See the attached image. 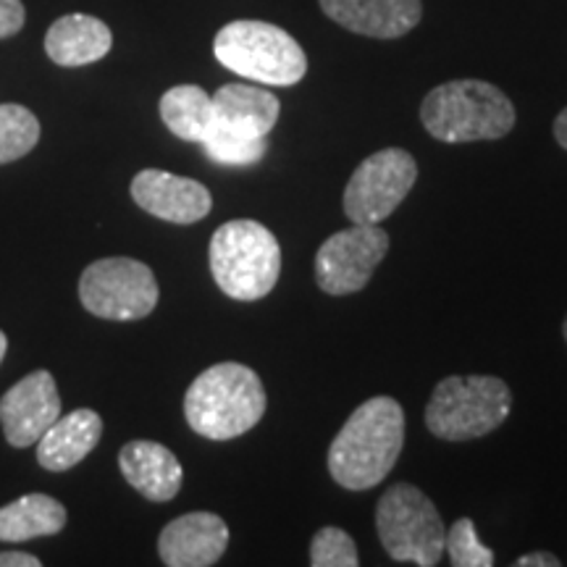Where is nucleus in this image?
<instances>
[{
    "mask_svg": "<svg viewBox=\"0 0 567 567\" xmlns=\"http://www.w3.org/2000/svg\"><path fill=\"white\" fill-rule=\"evenodd\" d=\"M281 103L274 92L252 84H224L213 95L210 130L239 134V137H268L279 122Z\"/></svg>",
    "mask_w": 567,
    "mask_h": 567,
    "instance_id": "15",
    "label": "nucleus"
},
{
    "mask_svg": "<svg viewBox=\"0 0 567 567\" xmlns=\"http://www.w3.org/2000/svg\"><path fill=\"white\" fill-rule=\"evenodd\" d=\"M389 252V234L379 224H354L331 234L316 252V281L326 295L344 297L368 287Z\"/></svg>",
    "mask_w": 567,
    "mask_h": 567,
    "instance_id": "10",
    "label": "nucleus"
},
{
    "mask_svg": "<svg viewBox=\"0 0 567 567\" xmlns=\"http://www.w3.org/2000/svg\"><path fill=\"white\" fill-rule=\"evenodd\" d=\"M208 258L218 289L237 302L264 300L281 274L279 239L252 218H234L218 226Z\"/></svg>",
    "mask_w": 567,
    "mask_h": 567,
    "instance_id": "4",
    "label": "nucleus"
},
{
    "mask_svg": "<svg viewBox=\"0 0 567 567\" xmlns=\"http://www.w3.org/2000/svg\"><path fill=\"white\" fill-rule=\"evenodd\" d=\"M563 337H565V342H567V316H565V323H563Z\"/></svg>",
    "mask_w": 567,
    "mask_h": 567,
    "instance_id": "30",
    "label": "nucleus"
},
{
    "mask_svg": "<svg viewBox=\"0 0 567 567\" xmlns=\"http://www.w3.org/2000/svg\"><path fill=\"white\" fill-rule=\"evenodd\" d=\"M113 34L109 24L90 13H69L53 21L45 34V53L59 66H87L111 53Z\"/></svg>",
    "mask_w": 567,
    "mask_h": 567,
    "instance_id": "18",
    "label": "nucleus"
},
{
    "mask_svg": "<svg viewBox=\"0 0 567 567\" xmlns=\"http://www.w3.org/2000/svg\"><path fill=\"white\" fill-rule=\"evenodd\" d=\"M555 140L559 142V147L567 151V109L559 111V116L555 118Z\"/></svg>",
    "mask_w": 567,
    "mask_h": 567,
    "instance_id": "28",
    "label": "nucleus"
},
{
    "mask_svg": "<svg viewBox=\"0 0 567 567\" xmlns=\"http://www.w3.org/2000/svg\"><path fill=\"white\" fill-rule=\"evenodd\" d=\"M0 567H40V559L24 551H0Z\"/></svg>",
    "mask_w": 567,
    "mask_h": 567,
    "instance_id": "27",
    "label": "nucleus"
},
{
    "mask_svg": "<svg viewBox=\"0 0 567 567\" xmlns=\"http://www.w3.org/2000/svg\"><path fill=\"white\" fill-rule=\"evenodd\" d=\"M61 415V396L55 379L48 371H34L13 384L0 400V425L11 446L38 444Z\"/></svg>",
    "mask_w": 567,
    "mask_h": 567,
    "instance_id": "11",
    "label": "nucleus"
},
{
    "mask_svg": "<svg viewBox=\"0 0 567 567\" xmlns=\"http://www.w3.org/2000/svg\"><path fill=\"white\" fill-rule=\"evenodd\" d=\"M103 436V417L90 408L71 410L38 439V463L51 473L80 465Z\"/></svg>",
    "mask_w": 567,
    "mask_h": 567,
    "instance_id": "17",
    "label": "nucleus"
},
{
    "mask_svg": "<svg viewBox=\"0 0 567 567\" xmlns=\"http://www.w3.org/2000/svg\"><path fill=\"white\" fill-rule=\"evenodd\" d=\"M559 557L551 555V551H530V555H523L515 559V567H559Z\"/></svg>",
    "mask_w": 567,
    "mask_h": 567,
    "instance_id": "26",
    "label": "nucleus"
},
{
    "mask_svg": "<svg viewBox=\"0 0 567 567\" xmlns=\"http://www.w3.org/2000/svg\"><path fill=\"white\" fill-rule=\"evenodd\" d=\"M405 446V410L394 396H371L347 417L329 446L331 478L347 492L379 486Z\"/></svg>",
    "mask_w": 567,
    "mask_h": 567,
    "instance_id": "1",
    "label": "nucleus"
},
{
    "mask_svg": "<svg viewBox=\"0 0 567 567\" xmlns=\"http://www.w3.org/2000/svg\"><path fill=\"white\" fill-rule=\"evenodd\" d=\"M375 530L396 563L434 567L442 563L446 528L434 502L413 484H394L375 505Z\"/></svg>",
    "mask_w": 567,
    "mask_h": 567,
    "instance_id": "7",
    "label": "nucleus"
},
{
    "mask_svg": "<svg viewBox=\"0 0 567 567\" xmlns=\"http://www.w3.org/2000/svg\"><path fill=\"white\" fill-rule=\"evenodd\" d=\"M229 547V526L213 513H187L158 536V555L168 567H210Z\"/></svg>",
    "mask_w": 567,
    "mask_h": 567,
    "instance_id": "13",
    "label": "nucleus"
},
{
    "mask_svg": "<svg viewBox=\"0 0 567 567\" xmlns=\"http://www.w3.org/2000/svg\"><path fill=\"white\" fill-rule=\"evenodd\" d=\"M213 53L234 74L271 87H292L308 74V55L300 42L268 21H231L213 40Z\"/></svg>",
    "mask_w": 567,
    "mask_h": 567,
    "instance_id": "6",
    "label": "nucleus"
},
{
    "mask_svg": "<svg viewBox=\"0 0 567 567\" xmlns=\"http://www.w3.org/2000/svg\"><path fill=\"white\" fill-rule=\"evenodd\" d=\"M421 122L434 140L460 145L507 137L517 116L513 101L496 84L455 80L439 84L423 97Z\"/></svg>",
    "mask_w": 567,
    "mask_h": 567,
    "instance_id": "3",
    "label": "nucleus"
},
{
    "mask_svg": "<svg viewBox=\"0 0 567 567\" xmlns=\"http://www.w3.org/2000/svg\"><path fill=\"white\" fill-rule=\"evenodd\" d=\"M24 6L21 0H0V40L17 34L24 27Z\"/></svg>",
    "mask_w": 567,
    "mask_h": 567,
    "instance_id": "25",
    "label": "nucleus"
},
{
    "mask_svg": "<svg viewBox=\"0 0 567 567\" xmlns=\"http://www.w3.org/2000/svg\"><path fill=\"white\" fill-rule=\"evenodd\" d=\"M6 350H9V339H6L3 331H0V363H3V358H6Z\"/></svg>",
    "mask_w": 567,
    "mask_h": 567,
    "instance_id": "29",
    "label": "nucleus"
},
{
    "mask_svg": "<svg viewBox=\"0 0 567 567\" xmlns=\"http://www.w3.org/2000/svg\"><path fill=\"white\" fill-rule=\"evenodd\" d=\"M444 551L450 555V563L455 567H492L494 565V551L481 544L476 534V523L471 517H460L452 523V528L446 530V544Z\"/></svg>",
    "mask_w": 567,
    "mask_h": 567,
    "instance_id": "23",
    "label": "nucleus"
},
{
    "mask_svg": "<svg viewBox=\"0 0 567 567\" xmlns=\"http://www.w3.org/2000/svg\"><path fill=\"white\" fill-rule=\"evenodd\" d=\"M339 27L375 40H394L415 30L423 17L421 0H318Z\"/></svg>",
    "mask_w": 567,
    "mask_h": 567,
    "instance_id": "14",
    "label": "nucleus"
},
{
    "mask_svg": "<svg viewBox=\"0 0 567 567\" xmlns=\"http://www.w3.org/2000/svg\"><path fill=\"white\" fill-rule=\"evenodd\" d=\"M158 281L142 260L103 258L84 268L80 300L84 310L105 321H140L158 305Z\"/></svg>",
    "mask_w": 567,
    "mask_h": 567,
    "instance_id": "8",
    "label": "nucleus"
},
{
    "mask_svg": "<svg viewBox=\"0 0 567 567\" xmlns=\"http://www.w3.org/2000/svg\"><path fill=\"white\" fill-rule=\"evenodd\" d=\"M268 396L260 375L243 363L205 368L184 394V417L197 436L229 442L264 421Z\"/></svg>",
    "mask_w": 567,
    "mask_h": 567,
    "instance_id": "2",
    "label": "nucleus"
},
{
    "mask_svg": "<svg viewBox=\"0 0 567 567\" xmlns=\"http://www.w3.org/2000/svg\"><path fill=\"white\" fill-rule=\"evenodd\" d=\"M118 467H122L126 484L151 502H168L179 494L184 471L182 463L168 446L158 442L137 439L122 446L118 452Z\"/></svg>",
    "mask_w": 567,
    "mask_h": 567,
    "instance_id": "16",
    "label": "nucleus"
},
{
    "mask_svg": "<svg viewBox=\"0 0 567 567\" xmlns=\"http://www.w3.org/2000/svg\"><path fill=\"white\" fill-rule=\"evenodd\" d=\"M417 179V163L402 147H386L360 163L344 187V213L352 224H381L400 208Z\"/></svg>",
    "mask_w": 567,
    "mask_h": 567,
    "instance_id": "9",
    "label": "nucleus"
},
{
    "mask_svg": "<svg viewBox=\"0 0 567 567\" xmlns=\"http://www.w3.org/2000/svg\"><path fill=\"white\" fill-rule=\"evenodd\" d=\"M40 122L30 109L17 103L0 105V163L24 158L38 145Z\"/></svg>",
    "mask_w": 567,
    "mask_h": 567,
    "instance_id": "21",
    "label": "nucleus"
},
{
    "mask_svg": "<svg viewBox=\"0 0 567 567\" xmlns=\"http://www.w3.org/2000/svg\"><path fill=\"white\" fill-rule=\"evenodd\" d=\"M132 200L151 216L168 224H197L213 208L205 184L161 168H145L132 179Z\"/></svg>",
    "mask_w": 567,
    "mask_h": 567,
    "instance_id": "12",
    "label": "nucleus"
},
{
    "mask_svg": "<svg viewBox=\"0 0 567 567\" xmlns=\"http://www.w3.org/2000/svg\"><path fill=\"white\" fill-rule=\"evenodd\" d=\"M161 118L179 140L203 142L213 126V95L197 84H179L161 97Z\"/></svg>",
    "mask_w": 567,
    "mask_h": 567,
    "instance_id": "20",
    "label": "nucleus"
},
{
    "mask_svg": "<svg viewBox=\"0 0 567 567\" xmlns=\"http://www.w3.org/2000/svg\"><path fill=\"white\" fill-rule=\"evenodd\" d=\"M310 565L313 567H358V547L342 528L326 526L310 542Z\"/></svg>",
    "mask_w": 567,
    "mask_h": 567,
    "instance_id": "24",
    "label": "nucleus"
},
{
    "mask_svg": "<svg viewBox=\"0 0 567 567\" xmlns=\"http://www.w3.org/2000/svg\"><path fill=\"white\" fill-rule=\"evenodd\" d=\"M509 410L513 392L496 375H446L425 405V429L444 442H471L499 429Z\"/></svg>",
    "mask_w": 567,
    "mask_h": 567,
    "instance_id": "5",
    "label": "nucleus"
},
{
    "mask_svg": "<svg viewBox=\"0 0 567 567\" xmlns=\"http://www.w3.org/2000/svg\"><path fill=\"white\" fill-rule=\"evenodd\" d=\"M66 526V507L48 494H27L0 507V542H32Z\"/></svg>",
    "mask_w": 567,
    "mask_h": 567,
    "instance_id": "19",
    "label": "nucleus"
},
{
    "mask_svg": "<svg viewBox=\"0 0 567 567\" xmlns=\"http://www.w3.org/2000/svg\"><path fill=\"white\" fill-rule=\"evenodd\" d=\"M210 161L224 166H250L268 151V137H239V134L210 130L200 142Z\"/></svg>",
    "mask_w": 567,
    "mask_h": 567,
    "instance_id": "22",
    "label": "nucleus"
}]
</instances>
